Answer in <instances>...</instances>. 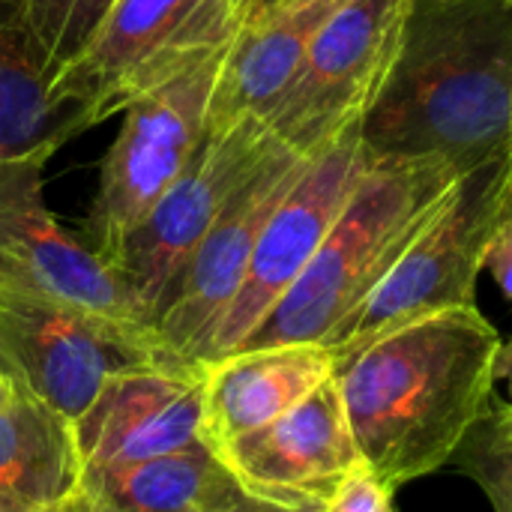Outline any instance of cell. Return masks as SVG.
<instances>
[{
  "instance_id": "cell-22",
  "label": "cell",
  "mask_w": 512,
  "mask_h": 512,
  "mask_svg": "<svg viewBox=\"0 0 512 512\" xmlns=\"http://www.w3.org/2000/svg\"><path fill=\"white\" fill-rule=\"evenodd\" d=\"M393 495L369 465H357L327 498L324 512H396Z\"/></svg>"
},
{
  "instance_id": "cell-24",
  "label": "cell",
  "mask_w": 512,
  "mask_h": 512,
  "mask_svg": "<svg viewBox=\"0 0 512 512\" xmlns=\"http://www.w3.org/2000/svg\"><path fill=\"white\" fill-rule=\"evenodd\" d=\"M324 504L327 501H315V498H276V495H258L243 489L219 512H324Z\"/></svg>"
},
{
  "instance_id": "cell-27",
  "label": "cell",
  "mask_w": 512,
  "mask_h": 512,
  "mask_svg": "<svg viewBox=\"0 0 512 512\" xmlns=\"http://www.w3.org/2000/svg\"><path fill=\"white\" fill-rule=\"evenodd\" d=\"M15 396H18V387H15V381L9 378V372L0 366V408L12 405V402H15Z\"/></svg>"
},
{
  "instance_id": "cell-15",
  "label": "cell",
  "mask_w": 512,
  "mask_h": 512,
  "mask_svg": "<svg viewBox=\"0 0 512 512\" xmlns=\"http://www.w3.org/2000/svg\"><path fill=\"white\" fill-rule=\"evenodd\" d=\"M204 369V441L219 450L297 408L336 375V357L324 345H273L234 351Z\"/></svg>"
},
{
  "instance_id": "cell-6",
  "label": "cell",
  "mask_w": 512,
  "mask_h": 512,
  "mask_svg": "<svg viewBox=\"0 0 512 512\" xmlns=\"http://www.w3.org/2000/svg\"><path fill=\"white\" fill-rule=\"evenodd\" d=\"M174 363L186 360L171 354L156 330L0 288V366L21 393L69 423L114 372Z\"/></svg>"
},
{
  "instance_id": "cell-10",
  "label": "cell",
  "mask_w": 512,
  "mask_h": 512,
  "mask_svg": "<svg viewBox=\"0 0 512 512\" xmlns=\"http://www.w3.org/2000/svg\"><path fill=\"white\" fill-rule=\"evenodd\" d=\"M306 162L279 141L219 210L153 324L171 354L198 366L210 363L213 339L246 279L255 243Z\"/></svg>"
},
{
  "instance_id": "cell-11",
  "label": "cell",
  "mask_w": 512,
  "mask_h": 512,
  "mask_svg": "<svg viewBox=\"0 0 512 512\" xmlns=\"http://www.w3.org/2000/svg\"><path fill=\"white\" fill-rule=\"evenodd\" d=\"M45 165L39 159L0 162V288L147 327L114 270L45 207Z\"/></svg>"
},
{
  "instance_id": "cell-8",
  "label": "cell",
  "mask_w": 512,
  "mask_h": 512,
  "mask_svg": "<svg viewBox=\"0 0 512 512\" xmlns=\"http://www.w3.org/2000/svg\"><path fill=\"white\" fill-rule=\"evenodd\" d=\"M276 144L261 120L228 129L207 126L180 177L108 258L135 315L150 330L219 210Z\"/></svg>"
},
{
  "instance_id": "cell-28",
  "label": "cell",
  "mask_w": 512,
  "mask_h": 512,
  "mask_svg": "<svg viewBox=\"0 0 512 512\" xmlns=\"http://www.w3.org/2000/svg\"><path fill=\"white\" fill-rule=\"evenodd\" d=\"M0 512H36V510H24V507H18V504L6 501V498L0 495Z\"/></svg>"
},
{
  "instance_id": "cell-3",
  "label": "cell",
  "mask_w": 512,
  "mask_h": 512,
  "mask_svg": "<svg viewBox=\"0 0 512 512\" xmlns=\"http://www.w3.org/2000/svg\"><path fill=\"white\" fill-rule=\"evenodd\" d=\"M459 177L441 159L366 165L300 279L237 351L324 345L393 270Z\"/></svg>"
},
{
  "instance_id": "cell-17",
  "label": "cell",
  "mask_w": 512,
  "mask_h": 512,
  "mask_svg": "<svg viewBox=\"0 0 512 512\" xmlns=\"http://www.w3.org/2000/svg\"><path fill=\"white\" fill-rule=\"evenodd\" d=\"M81 489L99 512H219L243 492L207 441L135 465L81 471Z\"/></svg>"
},
{
  "instance_id": "cell-16",
  "label": "cell",
  "mask_w": 512,
  "mask_h": 512,
  "mask_svg": "<svg viewBox=\"0 0 512 512\" xmlns=\"http://www.w3.org/2000/svg\"><path fill=\"white\" fill-rule=\"evenodd\" d=\"M339 3L345 0L291 3L252 27H240L222 54L207 102V126L228 129L243 120L264 123L297 75L312 36Z\"/></svg>"
},
{
  "instance_id": "cell-14",
  "label": "cell",
  "mask_w": 512,
  "mask_h": 512,
  "mask_svg": "<svg viewBox=\"0 0 512 512\" xmlns=\"http://www.w3.org/2000/svg\"><path fill=\"white\" fill-rule=\"evenodd\" d=\"M237 483L258 495L327 501L363 465L336 375L297 408L216 450Z\"/></svg>"
},
{
  "instance_id": "cell-19",
  "label": "cell",
  "mask_w": 512,
  "mask_h": 512,
  "mask_svg": "<svg viewBox=\"0 0 512 512\" xmlns=\"http://www.w3.org/2000/svg\"><path fill=\"white\" fill-rule=\"evenodd\" d=\"M78 138L69 111L48 96L39 51L18 0H0V162H48Z\"/></svg>"
},
{
  "instance_id": "cell-2",
  "label": "cell",
  "mask_w": 512,
  "mask_h": 512,
  "mask_svg": "<svg viewBox=\"0 0 512 512\" xmlns=\"http://www.w3.org/2000/svg\"><path fill=\"white\" fill-rule=\"evenodd\" d=\"M498 330L477 306L399 327L336 363L354 444L393 492L450 465L492 408Z\"/></svg>"
},
{
  "instance_id": "cell-29",
  "label": "cell",
  "mask_w": 512,
  "mask_h": 512,
  "mask_svg": "<svg viewBox=\"0 0 512 512\" xmlns=\"http://www.w3.org/2000/svg\"><path fill=\"white\" fill-rule=\"evenodd\" d=\"M417 3H432V0H408V6H417Z\"/></svg>"
},
{
  "instance_id": "cell-21",
  "label": "cell",
  "mask_w": 512,
  "mask_h": 512,
  "mask_svg": "<svg viewBox=\"0 0 512 512\" xmlns=\"http://www.w3.org/2000/svg\"><path fill=\"white\" fill-rule=\"evenodd\" d=\"M453 462L486 492L495 512H512V420L504 411L492 405Z\"/></svg>"
},
{
  "instance_id": "cell-12",
  "label": "cell",
  "mask_w": 512,
  "mask_h": 512,
  "mask_svg": "<svg viewBox=\"0 0 512 512\" xmlns=\"http://www.w3.org/2000/svg\"><path fill=\"white\" fill-rule=\"evenodd\" d=\"M363 168L366 162L360 153V126L306 162L303 174L279 201L255 243L246 279L213 339L210 363L234 354L300 279L327 231L339 219L345 201L351 198Z\"/></svg>"
},
{
  "instance_id": "cell-7",
  "label": "cell",
  "mask_w": 512,
  "mask_h": 512,
  "mask_svg": "<svg viewBox=\"0 0 512 512\" xmlns=\"http://www.w3.org/2000/svg\"><path fill=\"white\" fill-rule=\"evenodd\" d=\"M405 15L408 0L339 3L267 114L270 135L297 156L312 159L357 129L393 66Z\"/></svg>"
},
{
  "instance_id": "cell-18",
  "label": "cell",
  "mask_w": 512,
  "mask_h": 512,
  "mask_svg": "<svg viewBox=\"0 0 512 512\" xmlns=\"http://www.w3.org/2000/svg\"><path fill=\"white\" fill-rule=\"evenodd\" d=\"M81 483L72 423L45 402L18 390L0 408V495L24 510H42Z\"/></svg>"
},
{
  "instance_id": "cell-30",
  "label": "cell",
  "mask_w": 512,
  "mask_h": 512,
  "mask_svg": "<svg viewBox=\"0 0 512 512\" xmlns=\"http://www.w3.org/2000/svg\"><path fill=\"white\" fill-rule=\"evenodd\" d=\"M291 3H306V0H285V6H291Z\"/></svg>"
},
{
  "instance_id": "cell-4",
  "label": "cell",
  "mask_w": 512,
  "mask_h": 512,
  "mask_svg": "<svg viewBox=\"0 0 512 512\" xmlns=\"http://www.w3.org/2000/svg\"><path fill=\"white\" fill-rule=\"evenodd\" d=\"M512 210V150L462 174L378 288L327 336L336 363L438 312L474 306L486 246Z\"/></svg>"
},
{
  "instance_id": "cell-25",
  "label": "cell",
  "mask_w": 512,
  "mask_h": 512,
  "mask_svg": "<svg viewBox=\"0 0 512 512\" xmlns=\"http://www.w3.org/2000/svg\"><path fill=\"white\" fill-rule=\"evenodd\" d=\"M492 387H495L492 405L512 420V339L501 342V348H498L495 369H492Z\"/></svg>"
},
{
  "instance_id": "cell-9",
  "label": "cell",
  "mask_w": 512,
  "mask_h": 512,
  "mask_svg": "<svg viewBox=\"0 0 512 512\" xmlns=\"http://www.w3.org/2000/svg\"><path fill=\"white\" fill-rule=\"evenodd\" d=\"M222 54L150 90L123 111L126 120L99 162V183L81 222V240L105 264L198 150Z\"/></svg>"
},
{
  "instance_id": "cell-20",
  "label": "cell",
  "mask_w": 512,
  "mask_h": 512,
  "mask_svg": "<svg viewBox=\"0 0 512 512\" xmlns=\"http://www.w3.org/2000/svg\"><path fill=\"white\" fill-rule=\"evenodd\" d=\"M117 0H18L48 87L87 51Z\"/></svg>"
},
{
  "instance_id": "cell-1",
  "label": "cell",
  "mask_w": 512,
  "mask_h": 512,
  "mask_svg": "<svg viewBox=\"0 0 512 512\" xmlns=\"http://www.w3.org/2000/svg\"><path fill=\"white\" fill-rule=\"evenodd\" d=\"M512 150V0L408 6L393 66L360 120L375 162L441 159L459 174Z\"/></svg>"
},
{
  "instance_id": "cell-23",
  "label": "cell",
  "mask_w": 512,
  "mask_h": 512,
  "mask_svg": "<svg viewBox=\"0 0 512 512\" xmlns=\"http://www.w3.org/2000/svg\"><path fill=\"white\" fill-rule=\"evenodd\" d=\"M483 270L492 273V279L498 282V288L512 303V210L504 216V222L495 228V234H492V240L486 246Z\"/></svg>"
},
{
  "instance_id": "cell-26",
  "label": "cell",
  "mask_w": 512,
  "mask_h": 512,
  "mask_svg": "<svg viewBox=\"0 0 512 512\" xmlns=\"http://www.w3.org/2000/svg\"><path fill=\"white\" fill-rule=\"evenodd\" d=\"M282 6H285V0H234L237 30H240V27H252V24L270 18V15L279 12Z\"/></svg>"
},
{
  "instance_id": "cell-13",
  "label": "cell",
  "mask_w": 512,
  "mask_h": 512,
  "mask_svg": "<svg viewBox=\"0 0 512 512\" xmlns=\"http://www.w3.org/2000/svg\"><path fill=\"white\" fill-rule=\"evenodd\" d=\"M207 369L198 363L114 372L72 420L81 471L135 465L204 441Z\"/></svg>"
},
{
  "instance_id": "cell-5",
  "label": "cell",
  "mask_w": 512,
  "mask_h": 512,
  "mask_svg": "<svg viewBox=\"0 0 512 512\" xmlns=\"http://www.w3.org/2000/svg\"><path fill=\"white\" fill-rule=\"evenodd\" d=\"M234 33V0H117L48 96L81 135L222 54Z\"/></svg>"
}]
</instances>
